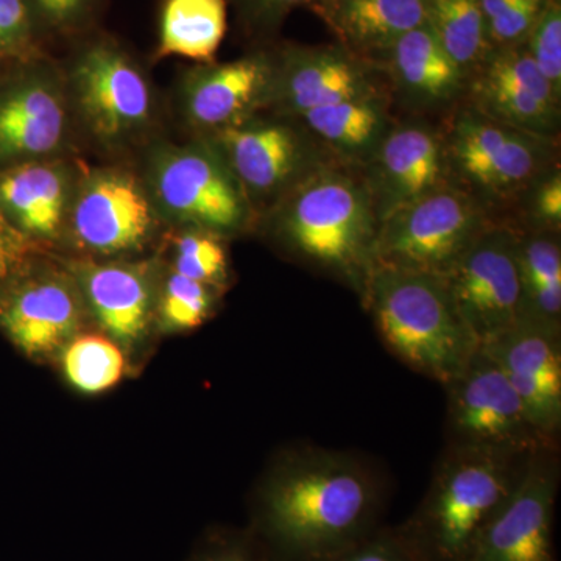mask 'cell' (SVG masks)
Returning a JSON list of instances; mask_svg holds the SVG:
<instances>
[{
    "label": "cell",
    "mask_w": 561,
    "mask_h": 561,
    "mask_svg": "<svg viewBox=\"0 0 561 561\" xmlns=\"http://www.w3.org/2000/svg\"><path fill=\"white\" fill-rule=\"evenodd\" d=\"M413 561H426V560L419 559V557L413 556Z\"/></svg>",
    "instance_id": "obj_41"
},
{
    "label": "cell",
    "mask_w": 561,
    "mask_h": 561,
    "mask_svg": "<svg viewBox=\"0 0 561 561\" xmlns=\"http://www.w3.org/2000/svg\"><path fill=\"white\" fill-rule=\"evenodd\" d=\"M173 273L209 286H224L228 278V253L224 238L191 228L183 232L173 247Z\"/></svg>",
    "instance_id": "obj_31"
},
{
    "label": "cell",
    "mask_w": 561,
    "mask_h": 561,
    "mask_svg": "<svg viewBox=\"0 0 561 561\" xmlns=\"http://www.w3.org/2000/svg\"><path fill=\"white\" fill-rule=\"evenodd\" d=\"M84 305L117 345L135 346L157 308L153 268L147 262H88L73 268Z\"/></svg>",
    "instance_id": "obj_21"
},
{
    "label": "cell",
    "mask_w": 561,
    "mask_h": 561,
    "mask_svg": "<svg viewBox=\"0 0 561 561\" xmlns=\"http://www.w3.org/2000/svg\"><path fill=\"white\" fill-rule=\"evenodd\" d=\"M557 491L556 448L531 454L515 490L482 531L470 561H556Z\"/></svg>",
    "instance_id": "obj_16"
},
{
    "label": "cell",
    "mask_w": 561,
    "mask_h": 561,
    "mask_svg": "<svg viewBox=\"0 0 561 561\" xmlns=\"http://www.w3.org/2000/svg\"><path fill=\"white\" fill-rule=\"evenodd\" d=\"M530 456L449 445L420 507L398 529L413 556L470 561L482 531L515 490Z\"/></svg>",
    "instance_id": "obj_3"
},
{
    "label": "cell",
    "mask_w": 561,
    "mask_h": 561,
    "mask_svg": "<svg viewBox=\"0 0 561 561\" xmlns=\"http://www.w3.org/2000/svg\"><path fill=\"white\" fill-rule=\"evenodd\" d=\"M268 214L284 249L360 297L373 267L379 220L359 169L327 162Z\"/></svg>",
    "instance_id": "obj_2"
},
{
    "label": "cell",
    "mask_w": 561,
    "mask_h": 561,
    "mask_svg": "<svg viewBox=\"0 0 561 561\" xmlns=\"http://www.w3.org/2000/svg\"><path fill=\"white\" fill-rule=\"evenodd\" d=\"M467 103L490 119L556 139L561 98L531 60L526 44L493 47L468 77Z\"/></svg>",
    "instance_id": "obj_14"
},
{
    "label": "cell",
    "mask_w": 561,
    "mask_h": 561,
    "mask_svg": "<svg viewBox=\"0 0 561 561\" xmlns=\"http://www.w3.org/2000/svg\"><path fill=\"white\" fill-rule=\"evenodd\" d=\"M518 265L522 279V319L560 324L561 247L559 232H518Z\"/></svg>",
    "instance_id": "obj_27"
},
{
    "label": "cell",
    "mask_w": 561,
    "mask_h": 561,
    "mask_svg": "<svg viewBox=\"0 0 561 561\" xmlns=\"http://www.w3.org/2000/svg\"><path fill=\"white\" fill-rule=\"evenodd\" d=\"M275 77L276 57L267 51L198 66L187 73L181 88L184 116L206 135L241 125L271 108Z\"/></svg>",
    "instance_id": "obj_19"
},
{
    "label": "cell",
    "mask_w": 561,
    "mask_h": 561,
    "mask_svg": "<svg viewBox=\"0 0 561 561\" xmlns=\"http://www.w3.org/2000/svg\"><path fill=\"white\" fill-rule=\"evenodd\" d=\"M190 561H267L256 545L242 535H214Z\"/></svg>",
    "instance_id": "obj_38"
},
{
    "label": "cell",
    "mask_w": 561,
    "mask_h": 561,
    "mask_svg": "<svg viewBox=\"0 0 561 561\" xmlns=\"http://www.w3.org/2000/svg\"><path fill=\"white\" fill-rule=\"evenodd\" d=\"M491 220L490 210L481 203L446 184L379 224L373 267L430 273L443 278Z\"/></svg>",
    "instance_id": "obj_7"
},
{
    "label": "cell",
    "mask_w": 561,
    "mask_h": 561,
    "mask_svg": "<svg viewBox=\"0 0 561 561\" xmlns=\"http://www.w3.org/2000/svg\"><path fill=\"white\" fill-rule=\"evenodd\" d=\"M146 190L157 214L220 238L245 231L256 216L241 183L208 139L154 151Z\"/></svg>",
    "instance_id": "obj_6"
},
{
    "label": "cell",
    "mask_w": 561,
    "mask_h": 561,
    "mask_svg": "<svg viewBox=\"0 0 561 561\" xmlns=\"http://www.w3.org/2000/svg\"><path fill=\"white\" fill-rule=\"evenodd\" d=\"M69 83L80 119L106 146L127 142L153 119L149 80L116 41L84 44L73 58Z\"/></svg>",
    "instance_id": "obj_9"
},
{
    "label": "cell",
    "mask_w": 561,
    "mask_h": 561,
    "mask_svg": "<svg viewBox=\"0 0 561 561\" xmlns=\"http://www.w3.org/2000/svg\"><path fill=\"white\" fill-rule=\"evenodd\" d=\"M272 110L297 119L323 106L383 92L375 66L341 46H289L275 55Z\"/></svg>",
    "instance_id": "obj_17"
},
{
    "label": "cell",
    "mask_w": 561,
    "mask_h": 561,
    "mask_svg": "<svg viewBox=\"0 0 561 561\" xmlns=\"http://www.w3.org/2000/svg\"><path fill=\"white\" fill-rule=\"evenodd\" d=\"M219 287L171 273L157 300L161 327L168 331H190L208 320Z\"/></svg>",
    "instance_id": "obj_30"
},
{
    "label": "cell",
    "mask_w": 561,
    "mask_h": 561,
    "mask_svg": "<svg viewBox=\"0 0 561 561\" xmlns=\"http://www.w3.org/2000/svg\"><path fill=\"white\" fill-rule=\"evenodd\" d=\"M295 121L335 161L356 169L370 161L393 125L383 92L311 110Z\"/></svg>",
    "instance_id": "obj_25"
},
{
    "label": "cell",
    "mask_w": 561,
    "mask_h": 561,
    "mask_svg": "<svg viewBox=\"0 0 561 561\" xmlns=\"http://www.w3.org/2000/svg\"><path fill=\"white\" fill-rule=\"evenodd\" d=\"M57 73L35 58L0 81V171L46 160L68 136V103Z\"/></svg>",
    "instance_id": "obj_15"
},
{
    "label": "cell",
    "mask_w": 561,
    "mask_h": 561,
    "mask_svg": "<svg viewBox=\"0 0 561 561\" xmlns=\"http://www.w3.org/2000/svg\"><path fill=\"white\" fill-rule=\"evenodd\" d=\"M99 0H27L38 32L77 31L91 16Z\"/></svg>",
    "instance_id": "obj_36"
},
{
    "label": "cell",
    "mask_w": 561,
    "mask_h": 561,
    "mask_svg": "<svg viewBox=\"0 0 561 561\" xmlns=\"http://www.w3.org/2000/svg\"><path fill=\"white\" fill-rule=\"evenodd\" d=\"M206 139L219 150L256 213L271 210L306 176L335 161L300 122L253 119L213 133Z\"/></svg>",
    "instance_id": "obj_8"
},
{
    "label": "cell",
    "mask_w": 561,
    "mask_h": 561,
    "mask_svg": "<svg viewBox=\"0 0 561 561\" xmlns=\"http://www.w3.org/2000/svg\"><path fill=\"white\" fill-rule=\"evenodd\" d=\"M76 184L62 162H22L0 171V217L28 242H54L68 225Z\"/></svg>",
    "instance_id": "obj_22"
},
{
    "label": "cell",
    "mask_w": 561,
    "mask_h": 561,
    "mask_svg": "<svg viewBox=\"0 0 561 561\" xmlns=\"http://www.w3.org/2000/svg\"><path fill=\"white\" fill-rule=\"evenodd\" d=\"M518 232L491 220L442 278L479 345L522 319Z\"/></svg>",
    "instance_id": "obj_10"
},
{
    "label": "cell",
    "mask_w": 561,
    "mask_h": 561,
    "mask_svg": "<svg viewBox=\"0 0 561 561\" xmlns=\"http://www.w3.org/2000/svg\"><path fill=\"white\" fill-rule=\"evenodd\" d=\"M35 20L27 0H0V61H28L36 55Z\"/></svg>",
    "instance_id": "obj_34"
},
{
    "label": "cell",
    "mask_w": 561,
    "mask_h": 561,
    "mask_svg": "<svg viewBox=\"0 0 561 561\" xmlns=\"http://www.w3.org/2000/svg\"><path fill=\"white\" fill-rule=\"evenodd\" d=\"M323 0H236L239 10L254 27L272 28L279 25L298 7L316 9Z\"/></svg>",
    "instance_id": "obj_39"
},
{
    "label": "cell",
    "mask_w": 561,
    "mask_h": 561,
    "mask_svg": "<svg viewBox=\"0 0 561 561\" xmlns=\"http://www.w3.org/2000/svg\"><path fill=\"white\" fill-rule=\"evenodd\" d=\"M84 312L72 275L27 264L0 284V332L31 359H46L76 337Z\"/></svg>",
    "instance_id": "obj_12"
},
{
    "label": "cell",
    "mask_w": 561,
    "mask_h": 561,
    "mask_svg": "<svg viewBox=\"0 0 561 561\" xmlns=\"http://www.w3.org/2000/svg\"><path fill=\"white\" fill-rule=\"evenodd\" d=\"M479 2H481L490 46L493 49V47L526 43L546 0H479Z\"/></svg>",
    "instance_id": "obj_32"
},
{
    "label": "cell",
    "mask_w": 561,
    "mask_h": 561,
    "mask_svg": "<svg viewBox=\"0 0 561 561\" xmlns=\"http://www.w3.org/2000/svg\"><path fill=\"white\" fill-rule=\"evenodd\" d=\"M323 561H413V553L400 531L373 530L360 541Z\"/></svg>",
    "instance_id": "obj_37"
},
{
    "label": "cell",
    "mask_w": 561,
    "mask_h": 561,
    "mask_svg": "<svg viewBox=\"0 0 561 561\" xmlns=\"http://www.w3.org/2000/svg\"><path fill=\"white\" fill-rule=\"evenodd\" d=\"M370 62L382 66L394 90L415 108L453 105L467 88V77L427 24L404 33Z\"/></svg>",
    "instance_id": "obj_23"
},
{
    "label": "cell",
    "mask_w": 561,
    "mask_h": 561,
    "mask_svg": "<svg viewBox=\"0 0 561 561\" xmlns=\"http://www.w3.org/2000/svg\"><path fill=\"white\" fill-rule=\"evenodd\" d=\"M448 390L449 445L534 454L556 448L531 423L505 373L482 348Z\"/></svg>",
    "instance_id": "obj_11"
},
{
    "label": "cell",
    "mask_w": 561,
    "mask_h": 561,
    "mask_svg": "<svg viewBox=\"0 0 561 561\" xmlns=\"http://www.w3.org/2000/svg\"><path fill=\"white\" fill-rule=\"evenodd\" d=\"M360 300L391 354L443 386L481 348L440 276L373 267Z\"/></svg>",
    "instance_id": "obj_4"
},
{
    "label": "cell",
    "mask_w": 561,
    "mask_h": 561,
    "mask_svg": "<svg viewBox=\"0 0 561 561\" xmlns=\"http://www.w3.org/2000/svg\"><path fill=\"white\" fill-rule=\"evenodd\" d=\"M33 243L22 238L0 217V284L16 275L31 262Z\"/></svg>",
    "instance_id": "obj_40"
},
{
    "label": "cell",
    "mask_w": 561,
    "mask_h": 561,
    "mask_svg": "<svg viewBox=\"0 0 561 561\" xmlns=\"http://www.w3.org/2000/svg\"><path fill=\"white\" fill-rule=\"evenodd\" d=\"M531 60L553 91L561 98V7L559 0H546L540 16L527 36Z\"/></svg>",
    "instance_id": "obj_33"
},
{
    "label": "cell",
    "mask_w": 561,
    "mask_h": 561,
    "mask_svg": "<svg viewBox=\"0 0 561 561\" xmlns=\"http://www.w3.org/2000/svg\"><path fill=\"white\" fill-rule=\"evenodd\" d=\"M453 186L486 210L511 205L556 168V139L490 119L465 103L442 130Z\"/></svg>",
    "instance_id": "obj_5"
},
{
    "label": "cell",
    "mask_w": 561,
    "mask_h": 561,
    "mask_svg": "<svg viewBox=\"0 0 561 561\" xmlns=\"http://www.w3.org/2000/svg\"><path fill=\"white\" fill-rule=\"evenodd\" d=\"M359 171L379 224L451 184L442 133L420 121L391 125L381 146Z\"/></svg>",
    "instance_id": "obj_18"
},
{
    "label": "cell",
    "mask_w": 561,
    "mask_h": 561,
    "mask_svg": "<svg viewBox=\"0 0 561 561\" xmlns=\"http://www.w3.org/2000/svg\"><path fill=\"white\" fill-rule=\"evenodd\" d=\"M560 324L519 319L481 348L518 393L534 426L556 443L561 426Z\"/></svg>",
    "instance_id": "obj_20"
},
{
    "label": "cell",
    "mask_w": 561,
    "mask_h": 561,
    "mask_svg": "<svg viewBox=\"0 0 561 561\" xmlns=\"http://www.w3.org/2000/svg\"><path fill=\"white\" fill-rule=\"evenodd\" d=\"M426 24L467 80L491 50L479 0H427Z\"/></svg>",
    "instance_id": "obj_28"
},
{
    "label": "cell",
    "mask_w": 561,
    "mask_h": 561,
    "mask_svg": "<svg viewBox=\"0 0 561 561\" xmlns=\"http://www.w3.org/2000/svg\"><path fill=\"white\" fill-rule=\"evenodd\" d=\"M227 33L225 0H164L158 57L214 62Z\"/></svg>",
    "instance_id": "obj_26"
},
{
    "label": "cell",
    "mask_w": 561,
    "mask_h": 561,
    "mask_svg": "<svg viewBox=\"0 0 561 561\" xmlns=\"http://www.w3.org/2000/svg\"><path fill=\"white\" fill-rule=\"evenodd\" d=\"M381 500V483L364 460L309 448L264 486L257 530L283 560L323 561L375 530Z\"/></svg>",
    "instance_id": "obj_1"
},
{
    "label": "cell",
    "mask_w": 561,
    "mask_h": 561,
    "mask_svg": "<svg viewBox=\"0 0 561 561\" xmlns=\"http://www.w3.org/2000/svg\"><path fill=\"white\" fill-rule=\"evenodd\" d=\"M154 217L149 192L138 179L116 169H101L76 187L68 225L80 249L98 256H121L150 241Z\"/></svg>",
    "instance_id": "obj_13"
},
{
    "label": "cell",
    "mask_w": 561,
    "mask_h": 561,
    "mask_svg": "<svg viewBox=\"0 0 561 561\" xmlns=\"http://www.w3.org/2000/svg\"><path fill=\"white\" fill-rule=\"evenodd\" d=\"M519 201L524 202L530 228L560 232L561 172L559 165L535 181Z\"/></svg>",
    "instance_id": "obj_35"
},
{
    "label": "cell",
    "mask_w": 561,
    "mask_h": 561,
    "mask_svg": "<svg viewBox=\"0 0 561 561\" xmlns=\"http://www.w3.org/2000/svg\"><path fill=\"white\" fill-rule=\"evenodd\" d=\"M341 46L367 61L426 24L427 0H323L313 9Z\"/></svg>",
    "instance_id": "obj_24"
},
{
    "label": "cell",
    "mask_w": 561,
    "mask_h": 561,
    "mask_svg": "<svg viewBox=\"0 0 561 561\" xmlns=\"http://www.w3.org/2000/svg\"><path fill=\"white\" fill-rule=\"evenodd\" d=\"M61 365L70 386L81 393L98 394L124 378L121 345L99 334H77L61 348Z\"/></svg>",
    "instance_id": "obj_29"
}]
</instances>
